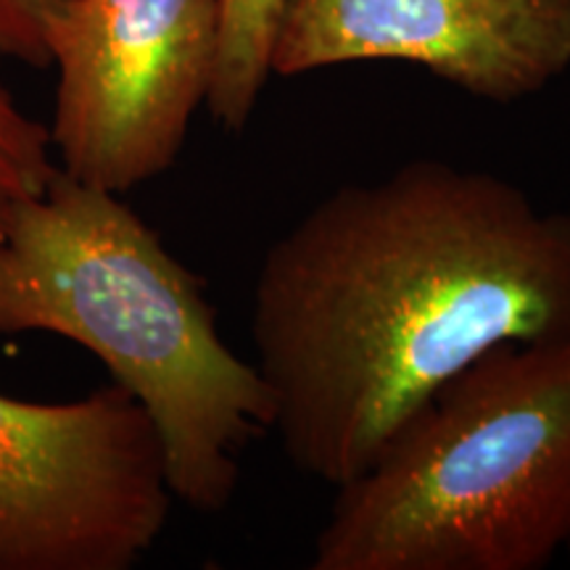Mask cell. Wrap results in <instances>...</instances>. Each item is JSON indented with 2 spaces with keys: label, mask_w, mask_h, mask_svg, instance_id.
<instances>
[{
  "label": "cell",
  "mask_w": 570,
  "mask_h": 570,
  "mask_svg": "<svg viewBox=\"0 0 570 570\" xmlns=\"http://www.w3.org/2000/svg\"><path fill=\"white\" fill-rule=\"evenodd\" d=\"M56 173L48 127L19 109L0 77V227L19 204L42 194Z\"/></svg>",
  "instance_id": "obj_8"
},
{
  "label": "cell",
  "mask_w": 570,
  "mask_h": 570,
  "mask_svg": "<svg viewBox=\"0 0 570 570\" xmlns=\"http://www.w3.org/2000/svg\"><path fill=\"white\" fill-rule=\"evenodd\" d=\"M67 0H0V56L51 67V32Z\"/></svg>",
  "instance_id": "obj_9"
},
{
  "label": "cell",
  "mask_w": 570,
  "mask_h": 570,
  "mask_svg": "<svg viewBox=\"0 0 570 570\" xmlns=\"http://www.w3.org/2000/svg\"><path fill=\"white\" fill-rule=\"evenodd\" d=\"M285 0H219V51L206 109L223 130L244 132L267 80Z\"/></svg>",
  "instance_id": "obj_7"
},
{
  "label": "cell",
  "mask_w": 570,
  "mask_h": 570,
  "mask_svg": "<svg viewBox=\"0 0 570 570\" xmlns=\"http://www.w3.org/2000/svg\"><path fill=\"white\" fill-rule=\"evenodd\" d=\"M566 554L570 558V537H568V541H566Z\"/></svg>",
  "instance_id": "obj_10"
},
{
  "label": "cell",
  "mask_w": 570,
  "mask_h": 570,
  "mask_svg": "<svg viewBox=\"0 0 570 570\" xmlns=\"http://www.w3.org/2000/svg\"><path fill=\"white\" fill-rule=\"evenodd\" d=\"M568 338L570 214L428 156L327 194L254 283L273 433L298 473L333 489L494 346Z\"/></svg>",
  "instance_id": "obj_1"
},
{
  "label": "cell",
  "mask_w": 570,
  "mask_h": 570,
  "mask_svg": "<svg viewBox=\"0 0 570 570\" xmlns=\"http://www.w3.org/2000/svg\"><path fill=\"white\" fill-rule=\"evenodd\" d=\"M312 570H541L570 537V338L499 344L336 487Z\"/></svg>",
  "instance_id": "obj_3"
},
{
  "label": "cell",
  "mask_w": 570,
  "mask_h": 570,
  "mask_svg": "<svg viewBox=\"0 0 570 570\" xmlns=\"http://www.w3.org/2000/svg\"><path fill=\"white\" fill-rule=\"evenodd\" d=\"M53 333L96 354L140 402L177 502L214 515L240 458L273 433L259 370L219 336L206 283L119 194L59 169L0 227V336Z\"/></svg>",
  "instance_id": "obj_2"
},
{
  "label": "cell",
  "mask_w": 570,
  "mask_h": 570,
  "mask_svg": "<svg viewBox=\"0 0 570 570\" xmlns=\"http://www.w3.org/2000/svg\"><path fill=\"white\" fill-rule=\"evenodd\" d=\"M219 0H67L51 32L59 169L127 194L167 173L209 98Z\"/></svg>",
  "instance_id": "obj_5"
},
{
  "label": "cell",
  "mask_w": 570,
  "mask_h": 570,
  "mask_svg": "<svg viewBox=\"0 0 570 570\" xmlns=\"http://www.w3.org/2000/svg\"><path fill=\"white\" fill-rule=\"evenodd\" d=\"M177 502L154 420L117 383L0 394V570H130Z\"/></svg>",
  "instance_id": "obj_4"
},
{
  "label": "cell",
  "mask_w": 570,
  "mask_h": 570,
  "mask_svg": "<svg viewBox=\"0 0 570 570\" xmlns=\"http://www.w3.org/2000/svg\"><path fill=\"white\" fill-rule=\"evenodd\" d=\"M407 61L468 96L512 104L570 67V0H285L269 69Z\"/></svg>",
  "instance_id": "obj_6"
}]
</instances>
